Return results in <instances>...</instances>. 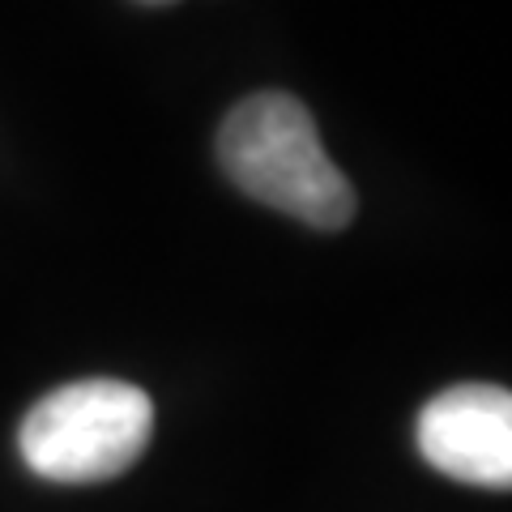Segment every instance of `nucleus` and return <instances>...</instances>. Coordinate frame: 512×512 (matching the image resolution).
<instances>
[{"label": "nucleus", "instance_id": "3", "mask_svg": "<svg viewBox=\"0 0 512 512\" xmlns=\"http://www.w3.org/2000/svg\"><path fill=\"white\" fill-rule=\"evenodd\" d=\"M419 453L457 483L512 487V397L500 384H453L419 410Z\"/></svg>", "mask_w": 512, "mask_h": 512}, {"label": "nucleus", "instance_id": "4", "mask_svg": "<svg viewBox=\"0 0 512 512\" xmlns=\"http://www.w3.org/2000/svg\"><path fill=\"white\" fill-rule=\"evenodd\" d=\"M141 5H175V0H141Z\"/></svg>", "mask_w": 512, "mask_h": 512}, {"label": "nucleus", "instance_id": "1", "mask_svg": "<svg viewBox=\"0 0 512 512\" xmlns=\"http://www.w3.org/2000/svg\"><path fill=\"white\" fill-rule=\"evenodd\" d=\"M218 163L252 201L316 231L355 218V188L320 146L308 107L282 90L248 94L218 128Z\"/></svg>", "mask_w": 512, "mask_h": 512}, {"label": "nucleus", "instance_id": "2", "mask_svg": "<svg viewBox=\"0 0 512 512\" xmlns=\"http://www.w3.org/2000/svg\"><path fill=\"white\" fill-rule=\"evenodd\" d=\"M154 402L128 380H77L47 393L18 431L22 461L47 483H107L146 453Z\"/></svg>", "mask_w": 512, "mask_h": 512}]
</instances>
